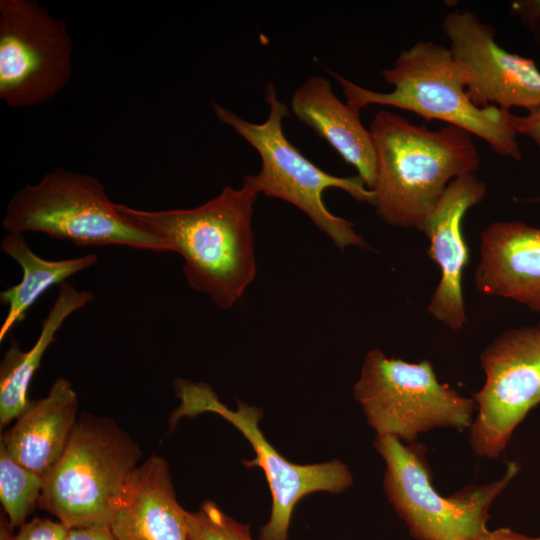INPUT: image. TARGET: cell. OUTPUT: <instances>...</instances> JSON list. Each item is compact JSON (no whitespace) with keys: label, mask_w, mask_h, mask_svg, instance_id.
Instances as JSON below:
<instances>
[{"label":"cell","mask_w":540,"mask_h":540,"mask_svg":"<svg viewBox=\"0 0 540 540\" xmlns=\"http://www.w3.org/2000/svg\"><path fill=\"white\" fill-rule=\"evenodd\" d=\"M353 394L377 435L406 444L435 428H469L476 410L473 398L438 380L428 360L407 362L379 349L366 354Z\"/></svg>","instance_id":"ba28073f"},{"label":"cell","mask_w":540,"mask_h":540,"mask_svg":"<svg viewBox=\"0 0 540 540\" xmlns=\"http://www.w3.org/2000/svg\"><path fill=\"white\" fill-rule=\"evenodd\" d=\"M68 529L58 520L36 517L25 522L17 532H14L7 519H2L0 540H65Z\"/></svg>","instance_id":"7402d4cb"},{"label":"cell","mask_w":540,"mask_h":540,"mask_svg":"<svg viewBox=\"0 0 540 540\" xmlns=\"http://www.w3.org/2000/svg\"><path fill=\"white\" fill-rule=\"evenodd\" d=\"M514 126L517 134L528 136L540 145V107L524 116L515 115Z\"/></svg>","instance_id":"cb8c5ba5"},{"label":"cell","mask_w":540,"mask_h":540,"mask_svg":"<svg viewBox=\"0 0 540 540\" xmlns=\"http://www.w3.org/2000/svg\"><path fill=\"white\" fill-rule=\"evenodd\" d=\"M339 83L346 103L359 111L369 105L408 110L466 130L497 154L520 160L514 118L496 105L479 107L470 99L462 71L450 49L432 41H418L403 50L391 68L382 71L390 92L372 91L329 71Z\"/></svg>","instance_id":"3957f363"},{"label":"cell","mask_w":540,"mask_h":540,"mask_svg":"<svg viewBox=\"0 0 540 540\" xmlns=\"http://www.w3.org/2000/svg\"><path fill=\"white\" fill-rule=\"evenodd\" d=\"M67 23L35 0L0 1V98L11 108L52 100L72 74Z\"/></svg>","instance_id":"30bf717a"},{"label":"cell","mask_w":540,"mask_h":540,"mask_svg":"<svg viewBox=\"0 0 540 540\" xmlns=\"http://www.w3.org/2000/svg\"><path fill=\"white\" fill-rule=\"evenodd\" d=\"M480 363L485 380L473 396L477 415L469 441L476 455L494 459L540 404V326L502 333L482 351Z\"/></svg>","instance_id":"8fae6325"},{"label":"cell","mask_w":540,"mask_h":540,"mask_svg":"<svg viewBox=\"0 0 540 540\" xmlns=\"http://www.w3.org/2000/svg\"><path fill=\"white\" fill-rule=\"evenodd\" d=\"M77 410L78 396L71 382L57 378L44 398L30 401L1 436L0 445L15 461L45 479L69 443Z\"/></svg>","instance_id":"2e32d148"},{"label":"cell","mask_w":540,"mask_h":540,"mask_svg":"<svg viewBox=\"0 0 540 540\" xmlns=\"http://www.w3.org/2000/svg\"><path fill=\"white\" fill-rule=\"evenodd\" d=\"M1 225L7 233L41 232L78 246H128L170 252L157 235L124 216L99 179L57 168L9 200Z\"/></svg>","instance_id":"8992f818"},{"label":"cell","mask_w":540,"mask_h":540,"mask_svg":"<svg viewBox=\"0 0 540 540\" xmlns=\"http://www.w3.org/2000/svg\"><path fill=\"white\" fill-rule=\"evenodd\" d=\"M475 284L484 295L540 312V228L497 221L480 235Z\"/></svg>","instance_id":"5bb4252c"},{"label":"cell","mask_w":540,"mask_h":540,"mask_svg":"<svg viewBox=\"0 0 540 540\" xmlns=\"http://www.w3.org/2000/svg\"><path fill=\"white\" fill-rule=\"evenodd\" d=\"M95 299L90 291H79L70 283L59 285L58 294L48 315L42 321L37 341L23 351L11 338L0 364V426L15 420L28 406L30 382L40 366L47 348L55 341L57 331L66 318Z\"/></svg>","instance_id":"ac0fdd59"},{"label":"cell","mask_w":540,"mask_h":540,"mask_svg":"<svg viewBox=\"0 0 540 540\" xmlns=\"http://www.w3.org/2000/svg\"><path fill=\"white\" fill-rule=\"evenodd\" d=\"M468 540H539V538L527 536L510 528H498L496 530H486Z\"/></svg>","instance_id":"d4e9b609"},{"label":"cell","mask_w":540,"mask_h":540,"mask_svg":"<svg viewBox=\"0 0 540 540\" xmlns=\"http://www.w3.org/2000/svg\"><path fill=\"white\" fill-rule=\"evenodd\" d=\"M539 540H540V535L538 536Z\"/></svg>","instance_id":"4316f807"},{"label":"cell","mask_w":540,"mask_h":540,"mask_svg":"<svg viewBox=\"0 0 540 540\" xmlns=\"http://www.w3.org/2000/svg\"><path fill=\"white\" fill-rule=\"evenodd\" d=\"M176 391L180 404L171 415V427L182 417L212 412L236 427L250 443L255 458L244 460L243 464L263 470L272 495L270 517L260 528L259 540H288L293 511L306 495L318 491L338 494L351 486L352 474L339 460L305 465L286 460L260 430V408L238 400L237 409H229L203 382L179 379Z\"/></svg>","instance_id":"9c48e42d"},{"label":"cell","mask_w":540,"mask_h":540,"mask_svg":"<svg viewBox=\"0 0 540 540\" xmlns=\"http://www.w3.org/2000/svg\"><path fill=\"white\" fill-rule=\"evenodd\" d=\"M291 108L295 117L327 141L372 190L376 154L372 135L362 124L360 112L342 102L322 76L308 78L295 90Z\"/></svg>","instance_id":"e0dca14e"},{"label":"cell","mask_w":540,"mask_h":540,"mask_svg":"<svg viewBox=\"0 0 540 540\" xmlns=\"http://www.w3.org/2000/svg\"><path fill=\"white\" fill-rule=\"evenodd\" d=\"M65 540H115L109 524L70 528Z\"/></svg>","instance_id":"603a6c76"},{"label":"cell","mask_w":540,"mask_h":540,"mask_svg":"<svg viewBox=\"0 0 540 540\" xmlns=\"http://www.w3.org/2000/svg\"><path fill=\"white\" fill-rule=\"evenodd\" d=\"M450 51L466 82L467 93L479 107L496 106L528 112L540 107V70L531 58L500 47L495 29L473 12L455 11L443 21Z\"/></svg>","instance_id":"7c38bea8"},{"label":"cell","mask_w":540,"mask_h":540,"mask_svg":"<svg viewBox=\"0 0 540 540\" xmlns=\"http://www.w3.org/2000/svg\"><path fill=\"white\" fill-rule=\"evenodd\" d=\"M374 447L386 464L383 488L409 533L417 540H468L486 530L489 510L520 470L508 462L504 475L444 496L432 484L423 444L377 435Z\"/></svg>","instance_id":"52a82bcc"},{"label":"cell","mask_w":540,"mask_h":540,"mask_svg":"<svg viewBox=\"0 0 540 540\" xmlns=\"http://www.w3.org/2000/svg\"><path fill=\"white\" fill-rule=\"evenodd\" d=\"M258 193L243 183L189 209L145 211L124 204L117 209L134 224L157 235L184 259L189 286L230 309L256 274L253 208Z\"/></svg>","instance_id":"6da1fadb"},{"label":"cell","mask_w":540,"mask_h":540,"mask_svg":"<svg viewBox=\"0 0 540 540\" xmlns=\"http://www.w3.org/2000/svg\"><path fill=\"white\" fill-rule=\"evenodd\" d=\"M265 102L269 113L263 123H252L233 111L212 102L216 117L230 126L258 152L261 169L256 175H246L243 183L258 194L289 202L301 210L314 225L340 249L366 247L354 224L331 213L324 201L327 189L337 188L355 200L373 204L374 192L359 176L340 177L327 173L307 159L286 138L283 120L289 116L286 104L279 101L273 83L265 87Z\"/></svg>","instance_id":"277c9868"},{"label":"cell","mask_w":540,"mask_h":540,"mask_svg":"<svg viewBox=\"0 0 540 540\" xmlns=\"http://www.w3.org/2000/svg\"><path fill=\"white\" fill-rule=\"evenodd\" d=\"M44 478L15 461L0 445V501L6 519L21 527L39 502Z\"/></svg>","instance_id":"ffe728a7"},{"label":"cell","mask_w":540,"mask_h":540,"mask_svg":"<svg viewBox=\"0 0 540 540\" xmlns=\"http://www.w3.org/2000/svg\"><path fill=\"white\" fill-rule=\"evenodd\" d=\"M186 519L189 540H253L249 525L227 515L214 501L187 511Z\"/></svg>","instance_id":"44dd1931"},{"label":"cell","mask_w":540,"mask_h":540,"mask_svg":"<svg viewBox=\"0 0 540 540\" xmlns=\"http://www.w3.org/2000/svg\"><path fill=\"white\" fill-rule=\"evenodd\" d=\"M369 131L376 154L372 206L395 227L420 231L447 186L480 166L471 134L453 125L429 130L379 110Z\"/></svg>","instance_id":"7a4b0ae2"},{"label":"cell","mask_w":540,"mask_h":540,"mask_svg":"<svg viewBox=\"0 0 540 540\" xmlns=\"http://www.w3.org/2000/svg\"><path fill=\"white\" fill-rule=\"evenodd\" d=\"M486 191V184L475 174L454 179L420 230L429 240L430 259L440 269V279L427 311L454 331L463 329L467 322L462 282L469 248L463 234V220L468 210L484 199Z\"/></svg>","instance_id":"4fadbf2b"},{"label":"cell","mask_w":540,"mask_h":540,"mask_svg":"<svg viewBox=\"0 0 540 540\" xmlns=\"http://www.w3.org/2000/svg\"><path fill=\"white\" fill-rule=\"evenodd\" d=\"M186 512L168 462L152 454L126 484L109 526L115 540H189Z\"/></svg>","instance_id":"9a60e30c"},{"label":"cell","mask_w":540,"mask_h":540,"mask_svg":"<svg viewBox=\"0 0 540 540\" xmlns=\"http://www.w3.org/2000/svg\"><path fill=\"white\" fill-rule=\"evenodd\" d=\"M513 7L522 14L525 20L531 27L536 26V22L540 20V2L528 1L518 2Z\"/></svg>","instance_id":"484cf974"},{"label":"cell","mask_w":540,"mask_h":540,"mask_svg":"<svg viewBox=\"0 0 540 540\" xmlns=\"http://www.w3.org/2000/svg\"><path fill=\"white\" fill-rule=\"evenodd\" d=\"M141 457L138 443L114 420L82 413L44 479L38 505L69 529L109 524Z\"/></svg>","instance_id":"5b68a950"},{"label":"cell","mask_w":540,"mask_h":540,"mask_svg":"<svg viewBox=\"0 0 540 540\" xmlns=\"http://www.w3.org/2000/svg\"><path fill=\"white\" fill-rule=\"evenodd\" d=\"M0 249L14 259L23 270L21 281L0 293L1 304L8 306L6 318L0 328L1 342L50 287L61 285L72 275L93 266L98 261L95 254L64 260L43 259L32 251L24 234L21 233L6 232L1 239Z\"/></svg>","instance_id":"d6986e66"}]
</instances>
